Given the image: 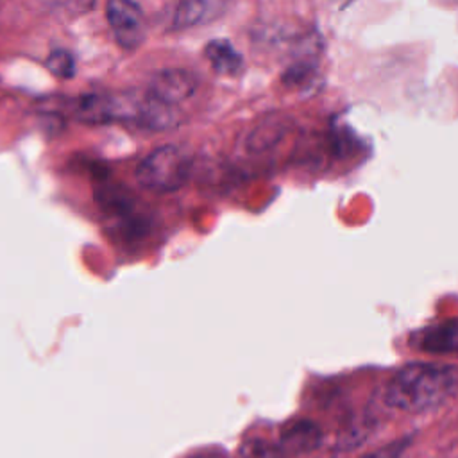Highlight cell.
Wrapping results in <instances>:
<instances>
[{
  "mask_svg": "<svg viewBox=\"0 0 458 458\" xmlns=\"http://www.w3.org/2000/svg\"><path fill=\"white\" fill-rule=\"evenodd\" d=\"M458 394V367L444 363H408L385 388V401L401 411L419 413L437 408Z\"/></svg>",
  "mask_w": 458,
  "mask_h": 458,
  "instance_id": "obj_1",
  "label": "cell"
},
{
  "mask_svg": "<svg viewBox=\"0 0 458 458\" xmlns=\"http://www.w3.org/2000/svg\"><path fill=\"white\" fill-rule=\"evenodd\" d=\"M191 174V157L179 145H163L147 154L136 166L140 186L156 193H170L182 188Z\"/></svg>",
  "mask_w": 458,
  "mask_h": 458,
  "instance_id": "obj_2",
  "label": "cell"
},
{
  "mask_svg": "<svg viewBox=\"0 0 458 458\" xmlns=\"http://www.w3.org/2000/svg\"><path fill=\"white\" fill-rule=\"evenodd\" d=\"M134 93H86L75 102V118L82 123L132 122Z\"/></svg>",
  "mask_w": 458,
  "mask_h": 458,
  "instance_id": "obj_3",
  "label": "cell"
},
{
  "mask_svg": "<svg viewBox=\"0 0 458 458\" xmlns=\"http://www.w3.org/2000/svg\"><path fill=\"white\" fill-rule=\"evenodd\" d=\"M106 20L122 48L134 50L145 41V14L140 4L131 0H109L106 4Z\"/></svg>",
  "mask_w": 458,
  "mask_h": 458,
  "instance_id": "obj_4",
  "label": "cell"
},
{
  "mask_svg": "<svg viewBox=\"0 0 458 458\" xmlns=\"http://www.w3.org/2000/svg\"><path fill=\"white\" fill-rule=\"evenodd\" d=\"M197 77L182 68H166L152 75L147 93L154 98L175 106L188 100L197 91Z\"/></svg>",
  "mask_w": 458,
  "mask_h": 458,
  "instance_id": "obj_5",
  "label": "cell"
},
{
  "mask_svg": "<svg viewBox=\"0 0 458 458\" xmlns=\"http://www.w3.org/2000/svg\"><path fill=\"white\" fill-rule=\"evenodd\" d=\"M132 123L147 131H170L182 123V113L175 106H168L147 91L136 97Z\"/></svg>",
  "mask_w": 458,
  "mask_h": 458,
  "instance_id": "obj_6",
  "label": "cell"
},
{
  "mask_svg": "<svg viewBox=\"0 0 458 458\" xmlns=\"http://www.w3.org/2000/svg\"><path fill=\"white\" fill-rule=\"evenodd\" d=\"M224 9H225V4L213 2V0L181 2L174 11L172 27L181 30V29H190V27L209 23V21L220 18Z\"/></svg>",
  "mask_w": 458,
  "mask_h": 458,
  "instance_id": "obj_7",
  "label": "cell"
},
{
  "mask_svg": "<svg viewBox=\"0 0 458 458\" xmlns=\"http://www.w3.org/2000/svg\"><path fill=\"white\" fill-rule=\"evenodd\" d=\"M320 429L311 420H295L281 431V451L286 453H308L320 444Z\"/></svg>",
  "mask_w": 458,
  "mask_h": 458,
  "instance_id": "obj_8",
  "label": "cell"
},
{
  "mask_svg": "<svg viewBox=\"0 0 458 458\" xmlns=\"http://www.w3.org/2000/svg\"><path fill=\"white\" fill-rule=\"evenodd\" d=\"M419 347L431 354H458V318H451L420 333Z\"/></svg>",
  "mask_w": 458,
  "mask_h": 458,
  "instance_id": "obj_9",
  "label": "cell"
},
{
  "mask_svg": "<svg viewBox=\"0 0 458 458\" xmlns=\"http://www.w3.org/2000/svg\"><path fill=\"white\" fill-rule=\"evenodd\" d=\"M211 68L222 75H236L243 68L242 54L227 39H211L204 48Z\"/></svg>",
  "mask_w": 458,
  "mask_h": 458,
  "instance_id": "obj_10",
  "label": "cell"
},
{
  "mask_svg": "<svg viewBox=\"0 0 458 458\" xmlns=\"http://www.w3.org/2000/svg\"><path fill=\"white\" fill-rule=\"evenodd\" d=\"M95 200L106 215L122 216V218H129L132 215V208H134L132 197L120 184H107V182L98 184L95 190Z\"/></svg>",
  "mask_w": 458,
  "mask_h": 458,
  "instance_id": "obj_11",
  "label": "cell"
},
{
  "mask_svg": "<svg viewBox=\"0 0 458 458\" xmlns=\"http://www.w3.org/2000/svg\"><path fill=\"white\" fill-rule=\"evenodd\" d=\"M284 131H286V125L283 123V118L263 120L261 125L252 131V136L249 138V147L252 150H265L272 147L277 140H281Z\"/></svg>",
  "mask_w": 458,
  "mask_h": 458,
  "instance_id": "obj_12",
  "label": "cell"
},
{
  "mask_svg": "<svg viewBox=\"0 0 458 458\" xmlns=\"http://www.w3.org/2000/svg\"><path fill=\"white\" fill-rule=\"evenodd\" d=\"M45 66L52 75L59 79H70L75 75V57L72 52L64 48H57L50 52L45 61Z\"/></svg>",
  "mask_w": 458,
  "mask_h": 458,
  "instance_id": "obj_13",
  "label": "cell"
},
{
  "mask_svg": "<svg viewBox=\"0 0 458 458\" xmlns=\"http://www.w3.org/2000/svg\"><path fill=\"white\" fill-rule=\"evenodd\" d=\"M240 458H286V454L270 442L252 438L242 445Z\"/></svg>",
  "mask_w": 458,
  "mask_h": 458,
  "instance_id": "obj_14",
  "label": "cell"
},
{
  "mask_svg": "<svg viewBox=\"0 0 458 458\" xmlns=\"http://www.w3.org/2000/svg\"><path fill=\"white\" fill-rule=\"evenodd\" d=\"M408 444H410V438H399V440H394L361 458H401V454L406 451Z\"/></svg>",
  "mask_w": 458,
  "mask_h": 458,
  "instance_id": "obj_15",
  "label": "cell"
},
{
  "mask_svg": "<svg viewBox=\"0 0 458 458\" xmlns=\"http://www.w3.org/2000/svg\"><path fill=\"white\" fill-rule=\"evenodd\" d=\"M191 458H227V456H224L220 453H200V454H195Z\"/></svg>",
  "mask_w": 458,
  "mask_h": 458,
  "instance_id": "obj_16",
  "label": "cell"
}]
</instances>
